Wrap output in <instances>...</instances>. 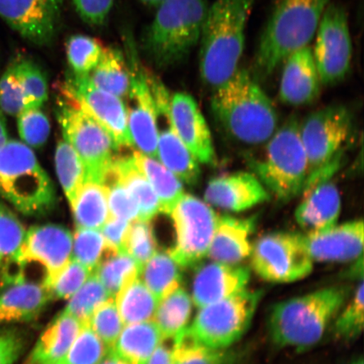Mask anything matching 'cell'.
I'll list each match as a JSON object with an SVG mask.
<instances>
[{
	"label": "cell",
	"instance_id": "1",
	"mask_svg": "<svg viewBox=\"0 0 364 364\" xmlns=\"http://www.w3.org/2000/svg\"><path fill=\"white\" fill-rule=\"evenodd\" d=\"M211 110L225 133L247 145L265 144L279 124L276 109L247 70H238L213 90Z\"/></svg>",
	"mask_w": 364,
	"mask_h": 364
},
{
	"label": "cell",
	"instance_id": "2",
	"mask_svg": "<svg viewBox=\"0 0 364 364\" xmlns=\"http://www.w3.org/2000/svg\"><path fill=\"white\" fill-rule=\"evenodd\" d=\"M255 0H215L209 6L200 38L199 70L213 90L239 70L245 29Z\"/></svg>",
	"mask_w": 364,
	"mask_h": 364
},
{
	"label": "cell",
	"instance_id": "3",
	"mask_svg": "<svg viewBox=\"0 0 364 364\" xmlns=\"http://www.w3.org/2000/svg\"><path fill=\"white\" fill-rule=\"evenodd\" d=\"M331 0H277L254 60L255 79H265L298 50L308 47Z\"/></svg>",
	"mask_w": 364,
	"mask_h": 364
},
{
	"label": "cell",
	"instance_id": "4",
	"mask_svg": "<svg viewBox=\"0 0 364 364\" xmlns=\"http://www.w3.org/2000/svg\"><path fill=\"white\" fill-rule=\"evenodd\" d=\"M347 298L346 289L330 287L277 304L270 316L272 340L284 348H311L321 341Z\"/></svg>",
	"mask_w": 364,
	"mask_h": 364
},
{
	"label": "cell",
	"instance_id": "5",
	"mask_svg": "<svg viewBox=\"0 0 364 364\" xmlns=\"http://www.w3.org/2000/svg\"><path fill=\"white\" fill-rule=\"evenodd\" d=\"M208 0H165L143 36V48L159 67L179 63L199 43Z\"/></svg>",
	"mask_w": 364,
	"mask_h": 364
},
{
	"label": "cell",
	"instance_id": "6",
	"mask_svg": "<svg viewBox=\"0 0 364 364\" xmlns=\"http://www.w3.org/2000/svg\"><path fill=\"white\" fill-rule=\"evenodd\" d=\"M0 194L28 216L45 215L56 203L53 181L33 150L16 140L0 149Z\"/></svg>",
	"mask_w": 364,
	"mask_h": 364
},
{
	"label": "cell",
	"instance_id": "7",
	"mask_svg": "<svg viewBox=\"0 0 364 364\" xmlns=\"http://www.w3.org/2000/svg\"><path fill=\"white\" fill-rule=\"evenodd\" d=\"M253 174L268 193L280 202L302 193L309 173L306 149L299 134V122L291 117L267 141L262 159H250Z\"/></svg>",
	"mask_w": 364,
	"mask_h": 364
},
{
	"label": "cell",
	"instance_id": "8",
	"mask_svg": "<svg viewBox=\"0 0 364 364\" xmlns=\"http://www.w3.org/2000/svg\"><path fill=\"white\" fill-rule=\"evenodd\" d=\"M58 118L63 138L84 164L86 181L103 183L117 150L111 136L78 102L65 85L59 87Z\"/></svg>",
	"mask_w": 364,
	"mask_h": 364
},
{
	"label": "cell",
	"instance_id": "9",
	"mask_svg": "<svg viewBox=\"0 0 364 364\" xmlns=\"http://www.w3.org/2000/svg\"><path fill=\"white\" fill-rule=\"evenodd\" d=\"M261 292L245 289L220 301L199 308L191 333L205 347L225 350L243 336L252 322Z\"/></svg>",
	"mask_w": 364,
	"mask_h": 364
},
{
	"label": "cell",
	"instance_id": "10",
	"mask_svg": "<svg viewBox=\"0 0 364 364\" xmlns=\"http://www.w3.org/2000/svg\"><path fill=\"white\" fill-rule=\"evenodd\" d=\"M169 215L175 230V243L168 252L171 257L181 267L203 261L208 257L220 216L210 205L186 193Z\"/></svg>",
	"mask_w": 364,
	"mask_h": 364
},
{
	"label": "cell",
	"instance_id": "11",
	"mask_svg": "<svg viewBox=\"0 0 364 364\" xmlns=\"http://www.w3.org/2000/svg\"><path fill=\"white\" fill-rule=\"evenodd\" d=\"M252 266L262 279L288 284L311 274L314 261L303 244L301 234L273 233L252 245Z\"/></svg>",
	"mask_w": 364,
	"mask_h": 364
},
{
	"label": "cell",
	"instance_id": "12",
	"mask_svg": "<svg viewBox=\"0 0 364 364\" xmlns=\"http://www.w3.org/2000/svg\"><path fill=\"white\" fill-rule=\"evenodd\" d=\"M124 42L127 52V65L130 70L129 100L127 110V126L133 144L139 151L157 159V111L148 70L141 67L131 33H126Z\"/></svg>",
	"mask_w": 364,
	"mask_h": 364
},
{
	"label": "cell",
	"instance_id": "13",
	"mask_svg": "<svg viewBox=\"0 0 364 364\" xmlns=\"http://www.w3.org/2000/svg\"><path fill=\"white\" fill-rule=\"evenodd\" d=\"M314 59L321 84L343 80L351 65L353 45L348 14L338 4H329L316 31Z\"/></svg>",
	"mask_w": 364,
	"mask_h": 364
},
{
	"label": "cell",
	"instance_id": "14",
	"mask_svg": "<svg viewBox=\"0 0 364 364\" xmlns=\"http://www.w3.org/2000/svg\"><path fill=\"white\" fill-rule=\"evenodd\" d=\"M352 125L351 113L341 105L322 108L309 114L301 124L299 122V134L307 154L309 172L341 151L351 134Z\"/></svg>",
	"mask_w": 364,
	"mask_h": 364
},
{
	"label": "cell",
	"instance_id": "15",
	"mask_svg": "<svg viewBox=\"0 0 364 364\" xmlns=\"http://www.w3.org/2000/svg\"><path fill=\"white\" fill-rule=\"evenodd\" d=\"M65 0H0V19L36 46L51 45L60 29Z\"/></svg>",
	"mask_w": 364,
	"mask_h": 364
},
{
	"label": "cell",
	"instance_id": "16",
	"mask_svg": "<svg viewBox=\"0 0 364 364\" xmlns=\"http://www.w3.org/2000/svg\"><path fill=\"white\" fill-rule=\"evenodd\" d=\"M73 235L60 225L48 224L31 227L18 252L14 265L24 269L31 263H38L45 271L46 288L72 259Z\"/></svg>",
	"mask_w": 364,
	"mask_h": 364
},
{
	"label": "cell",
	"instance_id": "17",
	"mask_svg": "<svg viewBox=\"0 0 364 364\" xmlns=\"http://www.w3.org/2000/svg\"><path fill=\"white\" fill-rule=\"evenodd\" d=\"M63 85L107 132L117 149L133 146L127 110L121 98L97 88L91 83L89 75L73 74Z\"/></svg>",
	"mask_w": 364,
	"mask_h": 364
},
{
	"label": "cell",
	"instance_id": "18",
	"mask_svg": "<svg viewBox=\"0 0 364 364\" xmlns=\"http://www.w3.org/2000/svg\"><path fill=\"white\" fill-rule=\"evenodd\" d=\"M0 326L33 321L53 299L43 284L26 279L24 269L0 279Z\"/></svg>",
	"mask_w": 364,
	"mask_h": 364
},
{
	"label": "cell",
	"instance_id": "19",
	"mask_svg": "<svg viewBox=\"0 0 364 364\" xmlns=\"http://www.w3.org/2000/svg\"><path fill=\"white\" fill-rule=\"evenodd\" d=\"M170 116L176 134L198 162L205 165L215 164L211 132L193 97L181 92L173 95Z\"/></svg>",
	"mask_w": 364,
	"mask_h": 364
},
{
	"label": "cell",
	"instance_id": "20",
	"mask_svg": "<svg viewBox=\"0 0 364 364\" xmlns=\"http://www.w3.org/2000/svg\"><path fill=\"white\" fill-rule=\"evenodd\" d=\"M314 262H345L363 257L364 228L361 220L336 225L316 234H301Z\"/></svg>",
	"mask_w": 364,
	"mask_h": 364
},
{
	"label": "cell",
	"instance_id": "21",
	"mask_svg": "<svg viewBox=\"0 0 364 364\" xmlns=\"http://www.w3.org/2000/svg\"><path fill=\"white\" fill-rule=\"evenodd\" d=\"M270 198L271 194L260 180L245 171L213 178L204 193L205 202L210 206L235 213L247 210Z\"/></svg>",
	"mask_w": 364,
	"mask_h": 364
},
{
	"label": "cell",
	"instance_id": "22",
	"mask_svg": "<svg viewBox=\"0 0 364 364\" xmlns=\"http://www.w3.org/2000/svg\"><path fill=\"white\" fill-rule=\"evenodd\" d=\"M247 267L213 262L199 268L193 285V303L198 309L220 301L247 289Z\"/></svg>",
	"mask_w": 364,
	"mask_h": 364
},
{
	"label": "cell",
	"instance_id": "23",
	"mask_svg": "<svg viewBox=\"0 0 364 364\" xmlns=\"http://www.w3.org/2000/svg\"><path fill=\"white\" fill-rule=\"evenodd\" d=\"M282 75L279 98L290 106H304L315 102L320 95L321 80L312 49L298 50L286 59Z\"/></svg>",
	"mask_w": 364,
	"mask_h": 364
},
{
	"label": "cell",
	"instance_id": "24",
	"mask_svg": "<svg viewBox=\"0 0 364 364\" xmlns=\"http://www.w3.org/2000/svg\"><path fill=\"white\" fill-rule=\"evenodd\" d=\"M295 211V220L304 234H316L338 225L341 200L338 186L328 181L302 193Z\"/></svg>",
	"mask_w": 364,
	"mask_h": 364
},
{
	"label": "cell",
	"instance_id": "25",
	"mask_svg": "<svg viewBox=\"0 0 364 364\" xmlns=\"http://www.w3.org/2000/svg\"><path fill=\"white\" fill-rule=\"evenodd\" d=\"M156 111L166 126V129L158 130L157 159L182 182L189 185L197 183L201 175L199 162L182 142L172 125L170 103L158 105Z\"/></svg>",
	"mask_w": 364,
	"mask_h": 364
},
{
	"label": "cell",
	"instance_id": "26",
	"mask_svg": "<svg viewBox=\"0 0 364 364\" xmlns=\"http://www.w3.org/2000/svg\"><path fill=\"white\" fill-rule=\"evenodd\" d=\"M255 225V218L218 217L208 257L213 262L239 265L252 252L250 236Z\"/></svg>",
	"mask_w": 364,
	"mask_h": 364
},
{
	"label": "cell",
	"instance_id": "27",
	"mask_svg": "<svg viewBox=\"0 0 364 364\" xmlns=\"http://www.w3.org/2000/svg\"><path fill=\"white\" fill-rule=\"evenodd\" d=\"M82 324L63 312L55 318L36 343L29 364H47L61 361L78 336Z\"/></svg>",
	"mask_w": 364,
	"mask_h": 364
},
{
	"label": "cell",
	"instance_id": "28",
	"mask_svg": "<svg viewBox=\"0 0 364 364\" xmlns=\"http://www.w3.org/2000/svg\"><path fill=\"white\" fill-rule=\"evenodd\" d=\"M164 341L154 321L134 323L124 326L110 351L129 364H146Z\"/></svg>",
	"mask_w": 364,
	"mask_h": 364
},
{
	"label": "cell",
	"instance_id": "29",
	"mask_svg": "<svg viewBox=\"0 0 364 364\" xmlns=\"http://www.w3.org/2000/svg\"><path fill=\"white\" fill-rule=\"evenodd\" d=\"M112 168L138 204V220L150 221L161 213V203L156 192L136 166L133 156L114 158Z\"/></svg>",
	"mask_w": 364,
	"mask_h": 364
},
{
	"label": "cell",
	"instance_id": "30",
	"mask_svg": "<svg viewBox=\"0 0 364 364\" xmlns=\"http://www.w3.org/2000/svg\"><path fill=\"white\" fill-rule=\"evenodd\" d=\"M133 158L136 166L146 177L161 203V213L169 215L173 208L185 195L183 184L174 173L156 159L140 151H134Z\"/></svg>",
	"mask_w": 364,
	"mask_h": 364
},
{
	"label": "cell",
	"instance_id": "31",
	"mask_svg": "<svg viewBox=\"0 0 364 364\" xmlns=\"http://www.w3.org/2000/svg\"><path fill=\"white\" fill-rule=\"evenodd\" d=\"M95 86L119 98H126L130 89V70L120 49L106 48L97 65L90 73Z\"/></svg>",
	"mask_w": 364,
	"mask_h": 364
},
{
	"label": "cell",
	"instance_id": "32",
	"mask_svg": "<svg viewBox=\"0 0 364 364\" xmlns=\"http://www.w3.org/2000/svg\"><path fill=\"white\" fill-rule=\"evenodd\" d=\"M70 207L76 228L101 230L110 217L106 189L97 182L86 181Z\"/></svg>",
	"mask_w": 364,
	"mask_h": 364
},
{
	"label": "cell",
	"instance_id": "33",
	"mask_svg": "<svg viewBox=\"0 0 364 364\" xmlns=\"http://www.w3.org/2000/svg\"><path fill=\"white\" fill-rule=\"evenodd\" d=\"M180 266L169 252H156L141 268L139 279L159 302L181 288Z\"/></svg>",
	"mask_w": 364,
	"mask_h": 364
},
{
	"label": "cell",
	"instance_id": "34",
	"mask_svg": "<svg viewBox=\"0 0 364 364\" xmlns=\"http://www.w3.org/2000/svg\"><path fill=\"white\" fill-rule=\"evenodd\" d=\"M113 299L125 326L154 320L159 300L139 277Z\"/></svg>",
	"mask_w": 364,
	"mask_h": 364
},
{
	"label": "cell",
	"instance_id": "35",
	"mask_svg": "<svg viewBox=\"0 0 364 364\" xmlns=\"http://www.w3.org/2000/svg\"><path fill=\"white\" fill-rule=\"evenodd\" d=\"M193 304L192 297L181 287L159 302L153 321L164 340L174 338L188 327Z\"/></svg>",
	"mask_w": 364,
	"mask_h": 364
},
{
	"label": "cell",
	"instance_id": "36",
	"mask_svg": "<svg viewBox=\"0 0 364 364\" xmlns=\"http://www.w3.org/2000/svg\"><path fill=\"white\" fill-rule=\"evenodd\" d=\"M141 267L130 255L122 252L104 257L93 272L112 297L138 279Z\"/></svg>",
	"mask_w": 364,
	"mask_h": 364
},
{
	"label": "cell",
	"instance_id": "37",
	"mask_svg": "<svg viewBox=\"0 0 364 364\" xmlns=\"http://www.w3.org/2000/svg\"><path fill=\"white\" fill-rule=\"evenodd\" d=\"M173 340L172 364H225L230 361L225 350L212 349L200 343L188 326Z\"/></svg>",
	"mask_w": 364,
	"mask_h": 364
},
{
	"label": "cell",
	"instance_id": "38",
	"mask_svg": "<svg viewBox=\"0 0 364 364\" xmlns=\"http://www.w3.org/2000/svg\"><path fill=\"white\" fill-rule=\"evenodd\" d=\"M55 165L58 180L71 205L86 180L84 164L75 149L62 140L57 145Z\"/></svg>",
	"mask_w": 364,
	"mask_h": 364
},
{
	"label": "cell",
	"instance_id": "39",
	"mask_svg": "<svg viewBox=\"0 0 364 364\" xmlns=\"http://www.w3.org/2000/svg\"><path fill=\"white\" fill-rule=\"evenodd\" d=\"M24 225L10 209L0 203V279L14 264L24 241Z\"/></svg>",
	"mask_w": 364,
	"mask_h": 364
},
{
	"label": "cell",
	"instance_id": "40",
	"mask_svg": "<svg viewBox=\"0 0 364 364\" xmlns=\"http://www.w3.org/2000/svg\"><path fill=\"white\" fill-rule=\"evenodd\" d=\"M110 298H112L111 294L92 272L83 286L68 299L63 312L76 318L82 325L88 324L95 309Z\"/></svg>",
	"mask_w": 364,
	"mask_h": 364
},
{
	"label": "cell",
	"instance_id": "41",
	"mask_svg": "<svg viewBox=\"0 0 364 364\" xmlns=\"http://www.w3.org/2000/svg\"><path fill=\"white\" fill-rule=\"evenodd\" d=\"M24 90L27 107H41L48 97L47 77L42 68L31 59L18 57L11 63Z\"/></svg>",
	"mask_w": 364,
	"mask_h": 364
},
{
	"label": "cell",
	"instance_id": "42",
	"mask_svg": "<svg viewBox=\"0 0 364 364\" xmlns=\"http://www.w3.org/2000/svg\"><path fill=\"white\" fill-rule=\"evenodd\" d=\"M65 48L73 74L89 75L97 65L106 48L97 38L78 34L67 40Z\"/></svg>",
	"mask_w": 364,
	"mask_h": 364
},
{
	"label": "cell",
	"instance_id": "43",
	"mask_svg": "<svg viewBox=\"0 0 364 364\" xmlns=\"http://www.w3.org/2000/svg\"><path fill=\"white\" fill-rule=\"evenodd\" d=\"M109 352L110 349L89 324H85L82 325L78 336L60 362L63 364H99Z\"/></svg>",
	"mask_w": 364,
	"mask_h": 364
},
{
	"label": "cell",
	"instance_id": "44",
	"mask_svg": "<svg viewBox=\"0 0 364 364\" xmlns=\"http://www.w3.org/2000/svg\"><path fill=\"white\" fill-rule=\"evenodd\" d=\"M106 241L102 231L87 228H76L73 236L72 258L94 272L102 262Z\"/></svg>",
	"mask_w": 364,
	"mask_h": 364
},
{
	"label": "cell",
	"instance_id": "45",
	"mask_svg": "<svg viewBox=\"0 0 364 364\" xmlns=\"http://www.w3.org/2000/svg\"><path fill=\"white\" fill-rule=\"evenodd\" d=\"M107 193L109 213L127 222L138 220L139 206L135 199L118 178L112 166L103 181Z\"/></svg>",
	"mask_w": 364,
	"mask_h": 364
},
{
	"label": "cell",
	"instance_id": "46",
	"mask_svg": "<svg viewBox=\"0 0 364 364\" xmlns=\"http://www.w3.org/2000/svg\"><path fill=\"white\" fill-rule=\"evenodd\" d=\"M124 252L130 255L141 268L157 252L156 236L150 221L136 220L131 222Z\"/></svg>",
	"mask_w": 364,
	"mask_h": 364
},
{
	"label": "cell",
	"instance_id": "47",
	"mask_svg": "<svg viewBox=\"0 0 364 364\" xmlns=\"http://www.w3.org/2000/svg\"><path fill=\"white\" fill-rule=\"evenodd\" d=\"M88 324L110 350L125 326L113 298L108 299L95 309Z\"/></svg>",
	"mask_w": 364,
	"mask_h": 364
},
{
	"label": "cell",
	"instance_id": "48",
	"mask_svg": "<svg viewBox=\"0 0 364 364\" xmlns=\"http://www.w3.org/2000/svg\"><path fill=\"white\" fill-rule=\"evenodd\" d=\"M364 323V287L361 279L353 297L341 312L334 325L336 338L343 340L357 338L362 333Z\"/></svg>",
	"mask_w": 364,
	"mask_h": 364
},
{
	"label": "cell",
	"instance_id": "49",
	"mask_svg": "<svg viewBox=\"0 0 364 364\" xmlns=\"http://www.w3.org/2000/svg\"><path fill=\"white\" fill-rule=\"evenodd\" d=\"M18 131L27 146L38 149L47 142L50 124L47 116L40 107L29 108L17 116Z\"/></svg>",
	"mask_w": 364,
	"mask_h": 364
},
{
	"label": "cell",
	"instance_id": "50",
	"mask_svg": "<svg viewBox=\"0 0 364 364\" xmlns=\"http://www.w3.org/2000/svg\"><path fill=\"white\" fill-rule=\"evenodd\" d=\"M92 274L89 268L71 259L70 262L58 273L48 289L52 297L70 299Z\"/></svg>",
	"mask_w": 364,
	"mask_h": 364
},
{
	"label": "cell",
	"instance_id": "51",
	"mask_svg": "<svg viewBox=\"0 0 364 364\" xmlns=\"http://www.w3.org/2000/svg\"><path fill=\"white\" fill-rule=\"evenodd\" d=\"M26 109L24 90L11 63L0 77V112L17 117Z\"/></svg>",
	"mask_w": 364,
	"mask_h": 364
},
{
	"label": "cell",
	"instance_id": "52",
	"mask_svg": "<svg viewBox=\"0 0 364 364\" xmlns=\"http://www.w3.org/2000/svg\"><path fill=\"white\" fill-rule=\"evenodd\" d=\"M81 19L93 26H102L110 14L114 0H73Z\"/></svg>",
	"mask_w": 364,
	"mask_h": 364
},
{
	"label": "cell",
	"instance_id": "53",
	"mask_svg": "<svg viewBox=\"0 0 364 364\" xmlns=\"http://www.w3.org/2000/svg\"><path fill=\"white\" fill-rule=\"evenodd\" d=\"M130 224V222L119 220V218L111 216L108 218L107 222L100 230L106 241L104 257L110 256V255L117 254L124 250Z\"/></svg>",
	"mask_w": 364,
	"mask_h": 364
},
{
	"label": "cell",
	"instance_id": "54",
	"mask_svg": "<svg viewBox=\"0 0 364 364\" xmlns=\"http://www.w3.org/2000/svg\"><path fill=\"white\" fill-rule=\"evenodd\" d=\"M24 348L21 336L16 331L0 329V364H14Z\"/></svg>",
	"mask_w": 364,
	"mask_h": 364
},
{
	"label": "cell",
	"instance_id": "55",
	"mask_svg": "<svg viewBox=\"0 0 364 364\" xmlns=\"http://www.w3.org/2000/svg\"><path fill=\"white\" fill-rule=\"evenodd\" d=\"M163 343L154 352L146 364H172V349Z\"/></svg>",
	"mask_w": 364,
	"mask_h": 364
},
{
	"label": "cell",
	"instance_id": "56",
	"mask_svg": "<svg viewBox=\"0 0 364 364\" xmlns=\"http://www.w3.org/2000/svg\"><path fill=\"white\" fill-rule=\"evenodd\" d=\"M8 141V134L6 129V120L3 113L0 112V149H1Z\"/></svg>",
	"mask_w": 364,
	"mask_h": 364
},
{
	"label": "cell",
	"instance_id": "57",
	"mask_svg": "<svg viewBox=\"0 0 364 364\" xmlns=\"http://www.w3.org/2000/svg\"><path fill=\"white\" fill-rule=\"evenodd\" d=\"M99 364H129L122 359L121 358L117 356L116 354H114L112 352H109L106 357L103 358V360Z\"/></svg>",
	"mask_w": 364,
	"mask_h": 364
},
{
	"label": "cell",
	"instance_id": "58",
	"mask_svg": "<svg viewBox=\"0 0 364 364\" xmlns=\"http://www.w3.org/2000/svg\"><path fill=\"white\" fill-rule=\"evenodd\" d=\"M140 1L147 4V6L157 7L159 4L165 1V0H140Z\"/></svg>",
	"mask_w": 364,
	"mask_h": 364
},
{
	"label": "cell",
	"instance_id": "59",
	"mask_svg": "<svg viewBox=\"0 0 364 364\" xmlns=\"http://www.w3.org/2000/svg\"><path fill=\"white\" fill-rule=\"evenodd\" d=\"M351 364H364L363 358L356 359V360L353 361Z\"/></svg>",
	"mask_w": 364,
	"mask_h": 364
},
{
	"label": "cell",
	"instance_id": "60",
	"mask_svg": "<svg viewBox=\"0 0 364 364\" xmlns=\"http://www.w3.org/2000/svg\"><path fill=\"white\" fill-rule=\"evenodd\" d=\"M47 364H63V363L60 361H58V362L50 363H47Z\"/></svg>",
	"mask_w": 364,
	"mask_h": 364
},
{
	"label": "cell",
	"instance_id": "61",
	"mask_svg": "<svg viewBox=\"0 0 364 364\" xmlns=\"http://www.w3.org/2000/svg\"><path fill=\"white\" fill-rule=\"evenodd\" d=\"M225 364H230V361L229 363H225Z\"/></svg>",
	"mask_w": 364,
	"mask_h": 364
}]
</instances>
